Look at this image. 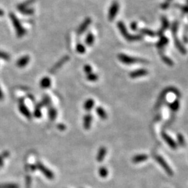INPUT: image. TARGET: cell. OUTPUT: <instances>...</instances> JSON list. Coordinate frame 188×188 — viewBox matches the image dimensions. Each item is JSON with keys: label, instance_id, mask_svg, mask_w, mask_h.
Listing matches in <instances>:
<instances>
[{"label": "cell", "instance_id": "cell-1", "mask_svg": "<svg viewBox=\"0 0 188 188\" xmlns=\"http://www.w3.org/2000/svg\"><path fill=\"white\" fill-rule=\"evenodd\" d=\"M9 17H10V19L15 29V32H16L17 36L18 38H22L27 33V30L24 28L22 23H20L19 19L14 13H11L9 14Z\"/></svg>", "mask_w": 188, "mask_h": 188}, {"label": "cell", "instance_id": "cell-2", "mask_svg": "<svg viewBox=\"0 0 188 188\" xmlns=\"http://www.w3.org/2000/svg\"><path fill=\"white\" fill-rule=\"evenodd\" d=\"M118 58L119 61H121L122 63L126 64V65H130V64H135V63L147 62V61L142 59V58L132 57L124 54H120L118 56Z\"/></svg>", "mask_w": 188, "mask_h": 188}, {"label": "cell", "instance_id": "cell-3", "mask_svg": "<svg viewBox=\"0 0 188 188\" xmlns=\"http://www.w3.org/2000/svg\"><path fill=\"white\" fill-rule=\"evenodd\" d=\"M155 160H156L157 162H158L163 169H164V170L165 171L166 174H167L169 175H170V176L173 175L174 174L173 170H172V169L169 166L167 162L165 161V159L163 158L162 156H160L159 155H155Z\"/></svg>", "mask_w": 188, "mask_h": 188}, {"label": "cell", "instance_id": "cell-4", "mask_svg": "<svg viewBox=\"0 0 188 188\" xmlns=\"http://www.w3.org/2000/svg\"><path fill=\"white\" fill-rule=\"evenodd\" d=\"M36 169H38L40 171H41L45 176L48 178V179H53L54 178V173L52 171H51L50 169L46 167L45 165H43V164H42L41 162H38L36 163Z\"/></svg>", "mask_w": 188, "mask_h": 188}, {"label": "cell", "instance_id": "cell-5", "mask_svg": "<svg viewBox=\"0 0 188 188\" xmlns=\"http://www.w3.org/2000/svg\"><path fill=\"white\" fill-rule=\"evenodd\" d=\"M172 91L173 93H174L175 94H176L177 95H179V93H178V91L175 88H173V87H168V88H166L164 91H163L161 94H160V95L159 96V98H158V102H157V105L156 107H160L161 104H162L163 101H164L165 100V98L166 95H167L169 92Z\"/></svg>", "mask_w": 188, "mask_h": 188}, {"label": "cell", "instance_id": "cell-6", "mask_svg": "<svg viewBox=\"0 0 188 188\" xmlns=\"http://www.w3.org/2000/svg\"><path fill=\"white\" fill-rule=\"evenodd\" d=\"M24 98H20L19 100V110L21 112V114L23 116H24L28 119H32V114H31V112H29V110L27 108V106L24 104Z\"/></svg>", "mask_w": 188, "mask_h": 188}, {"label": "cell", "instance_id": "cell-7", "mask_svg": "<svg viewBox=\"0 0 188 188\" xmlns=\"http://www.w3.org/2000/svg\"><path fill=\"white\" fill-rule=\"evenodd\" d=\"M147 74H149V71H148L146 69H141L131 72L130 74H129V75H130L131 78L135 79V78H141V77L146 76Z\"/></svg>", "mask_w": 188, "mask_h": 188}, {"label": "cell", "instance_id": "cell-8", "mask_svg": "<svg viewBox=\"0 0 188 188\" xmlns=\"http://www.w3.org/2000/svg\"><path fill=\"white\" fill-rule=\"evenodd\" d=\"M162 139L164 140L166 143L169 146H170L171 149H177V144L175 142V141L172 139L169 135H167L166 132H162Z\"/></svg>", "mask_w": 188, "mask_h": 188}, {"label": "cell", "instance_id": "cell-9", "mask_svg": "<svg viewBox=\"0 0 188 188\" xmlns=\"http://www.w3.org/2000/svg\"><path fill=\"white\" fill-rule=\"evenodd\" d=\"M69 60V56H65V57H64L63 58H61V59L58 61V62L56 64H55V65L50 69V73H54L58 69H60V68L64 64L66 63Z\"/></svg>", "mask_w": 188, "mask_h": 188}, {"label": "cell", "instance_id": "cell-10", "mask_svg": "<svg viewBox=\"0 0 188 188\" xmlns=\"http://www.w3.org/2000/svg\"><path fill=\"white\" fill-rule=\"evenodd\" d=\"M29 61H30V57L28 56V55H25V56L22 57L17 61L16 65L19 68H24L28 64Z\"/></svg>", "mask_w": 188, "mask_h": 188}, {"label": "cell", "instance_id": "cell-11", "mask_svg": "<svg viewBox=\"0 0 188 188\" xmlns=\"http://www.w3.org/2000/svg\"><path fill=\"white\" fill-rule=\"evenodd\" d=\"M107 154V149L105 147L102 146L100 148L99 150H98V154H97V157H96V160L98 162H103L104 158H105Z\"/></svg>", "mask_w": 188, "mask_h": 188}, {"label": "cell", "instance_id": "cell-12", "mask_svg": "<svg viewBox=\"0 0 188 188\" xmlns=\"http://www.w3.org/2000/svg\"><path fill=\"white\" fill-rule=\"evenodd\" d=\"M92 119H93V117H92L91 114H87L84 116V120H83V125H84V128L85 130L90 129L92 123Z\"/></svg>", "mask_w": 188, "mask_h": 188}, {"label": "cell", "instance_id": "cell-13", "mask_svg": "<svg viewBox=\"0 0 188 188\" xmlns=\"http://www.w3.org/2000/svg\"><path fill=\"white\" fill-rule=\"evenodd\" d=\"M149 158V156L146 154H140V155H136L132 158V162L134 163H140L146 161Z\"/></svg>", "mask_w": 188, "mask_h": 188}, {"label": "cell", "instance_id": "cell-14", "mask_svg": "<svg viewBox=\"0 0 188 188\" xmlns=\"http://www.w3.org/2000/svg\"><path fill=\"white\" fill-rule=\"evenodd\" d=\"M90 23H91V20L89 19H86L84 22L82 23V24L79 26V27L78 28V33H79V34H82V33H83L85 32L86 29L88 28V27L89 25V24H90Z\"/></svg>", "mask_w": 188, "mask_h": 188}, {"label": "cell", "instance_id": "cell-15", "mask_svg": "<svg viewBox=\"0 0 188 188\" xmlns=\"http://www.w3.org/2000/svg\"><path fill=\"white\" fill-rule=\"evenodd\" d=\"M35 1L36 0H27L26 2H24L22 3V4L18 5V7H17L18 10L20 11L23 10V9H24V8L30 7L31 5L33 4V3L35 2Z\"/></svg>", "mask_w": 188, "mask_h": 188}, {"label": "cell", "instance_id": "cell-16", "mask_svg": "<svg viewBox=\"0 0 188 188\" xmlns=\"http://www.w3.org/2000/svg\"><path fill=\"white\" fill-rule=\"evenodd\" d=\"M40 86L43 89L50 88L51 86V79L48 77H45L40 82Z\"/></svg>", "mask_w": 188, "mask_h": 188}, {"label": "cell", "instance_id": "cell-17", "mask_svg": "<svg viewBox=\"0 0 188 188\" xmlns=\"http://www.w3.org/2000/svg\"><path fill=\"white\" fill-rule=\"evenodd\" d=\"M94 105H95L94 100L93 99H91V98H89V99L85 101V103L84 104V108L87 112H89V111H91L94 108Z\"/></svg>", "mask_w": 188, "mask_h": 188}, {"label": "cell", "instance_id": "cell-18", "mask_svg": "<svg viewBox=\"0 0 188 188\" xmlns=\"http://www.w3.org/2000/svg\"><path fill=\"white\" fill-rule=\"evenodd\" d=\"M48 115L50 121H54L57 116V111L53 107H48Z\"/></svg>", "mask_w": 188, "mask_h": 188}, {"label": "cell", "instance_id": "cell-19", "mask_svg": "<svg viewBox=\"0 0 188 188\" xmlns=\"http://www.w3.org/2000/svg\"><path fill=\"white\" fill-rule=\"evenodd\" d=\"M95 112L97 113L98 116L102 119L104 120L107 118V114L106 112V111L104 110L103 107H96V109H95Z\"/></svg>", "mask_w": 188, "mask_h": 188}, {"label": "cell", "instance_id": "cell-20", "mask_svg": "<svg viewBox=\"0 0 188 188\" xmlns=\"http://www.w3.org/2000/svg\"><path fill=\"white\" fill-rule=\"evenodd\" d=\"M43 107L41 103H38L35 107L34 112H33V116L36 118H41L42 116V112H41V108Z\"/></svg>", "mask_w": 188, "mask_h": 188}, {"label": "cell", "instance_id": "cell-21", "mask_svg": "<svg viewBox=\"0 0 188 188\" xmlns=\"http://www.w3.org/2000/svg\"><path fill=\"white\" fill-rule=\"evenodd\" d=\"M168 105L169 107V108L171 109V111L173 112H177L180 107V103H179V100H175L174 102H172L171 103L168 104Z\"/></svg>", "mask_w": 188, "mask_h": 188}, {"label": "cell", "instance_id": "cell-22", "mask_svg": "<svg viewBox=\"0 0 188 188\" xmlns=\"http://www.w3.org/2000/svg\"><path fill=\"white\" fill-rule=\"evenodd\" d=\"M41 104H42L43 107H50L51 104V100L50 97L48 96V95H45L44 98H43V100L41 102Z\"/></svg>", "mask_w": 188, "mask_h": 188}, {"label": "cell", "instance_id": "cell-23", "mask_svg": "<svg viewBox=\"0 0 188 188\" xmlns=\"http://www.w3.org/2000/svg\"><path fill=\"white\" fill-rule=\"evenodd\" d=\"M85 42L88 45H92L94 44V36L92 33H89V34L86 37Z\"/></svg>", "mask_w": 188, "mask_h": 188}, {"label": "cell", "instance_id": "cell-24", "mask_svg": "<svg viewBox=\"0 0 188 188\" xmlns=\"http://www.w3.org/2000/svg\"><path fill=\"white\" fill-rule=\"evenodd\" d=\"M87 79L89 82H96L98 79V76L95 73H89L87 76Z\"/></svg>", "mask_w": 188, "mask_h": 188}, {"label": "cell", "instance_id": "cell-25", "mask_svg": "<svg viewBox=\"0 0 188 188\" xmlns=\"http://www.w3.org/2000/svg\"><path fill=\"white\" fill-rule=\"evenodd\" d=\"M99 174L100 175V177L102 178H106L108 175V171L106 167L104 166H102L99 169Z\"/></svg>", "mask_w": 188, "mask_h": 188}, {"label": "cell", "instance_id": "cell-26", "mask_svg": "<svg viewBox=\"0 0 188 188\" xmlns=\"http://www.w3.org/2000/svg\"><path fill=\"white\" fill-rule=\"evenodd\" d=\"M20 12L24 15H32V14H33V13H34V10H33L32 8L28 7V8H26L23 9V10H22V11H20Z\"/></svg>", "mask_w": 188, "mask_h": 188}, {"label": "cell", "instance_id": "cell-27", "mask_svg": "<svg viewBox=\"0 0 188 188\" xmlns=\"http://www.w3.org/2000/svg\"><path fill=\"white\" fill-rule=\"evenodd\" d=\"M0 188H19V186L15 183H5L0 185Z\"/></svg>", "mask_w": 188, "mask_h": 188}, {"label": "cell", "instance_id": "cell-28", "mask_svg": "<svg viewBox=\"0 0 188 188\" xmlns=\"http://www.w3.org/2000/svg\"><path fill=\"white\" fill-rule=\"evenodd\" d=\"M0 58L8 61H10L11 56L8 53H7V52L0 50Z\"/></svg>", "mask_w": 188, "mask_h": 188}, {"label": "cell", "instance_id": "cell-29", "mask_svg": "<svg viewBox=\"0 0 188 188\" xmlns=\"http://www.w3.org/2000/svg\"><path fill=\"white\" fill-rule=\"evenodd\" d=\"M162 59L166 64V65H168L169 66H174L173 61H172L171 59V58H169V57H165V56H162Z\"/></svg>", "mask_w": 188, "mask_h": 188}, {"label": "cell", "instance_id": "cell-30", "mask_svg": "<svg viewBox=\"0 0 188 188\" xmlns=\"http://www.w3.org/2000/svg\"><path fill=\"white\" fill-rule=\"evenodd\" d=\"M76 50L79 54H84L86 51V49H85L84 46L82 44L79 43L76 46Z\"/></svg>", "mask_w": 188, "mask_h": 188}, {"label": "cell", "instance_id": "cell-31", "mask_svg": "<svg viewBox=\"0 0 188 188\" xmlns=\"http://www.w3.org/2000/svg\"><path fill=\"white\" fill-rule=\"evenodd\" d=\"M177 138H178V143L180 144V145H181V146H184V145H185V139H184L183 135H180V134H178Z\"/></svg>", "mask_w": 188, "mask_h": 188}, {"label": "cell", "instance_id": "cell-32", "mask_svg": "<svg viewBox=\"0 0 188 188\" xmlns=\"http://www.w3.org/2000/svg\"><path fill=\"white\" fill-rule=\"evenodd\" d=\"M84 71L85 73H87V75L89 73H92V67L90 65H85L84 66Z\"/></svg>", "mask_w": 188, "mask_h": 188}, {"label": "cell", "instance_id": "cell-33", "mask_svg": "<svg viewBox=\"0 0 188 188\" xmlns=\"http://www.w3.org/2000/svg\"><path fill=\"white\" fill-rule=\"evenodd\" d=\"M57 128L61 131H64L66 130V125L63 124V123H60V124L57 125Z\"/></svg>", "mask_w": 188, "mask_h": 188}, {"label": "cell", "instance_id": "cell-34", "mask_svg": "<svg viewBox=\"0 0 188 188\" xmlns=\"http://www.w3.org/2000/svg\"><path fill=\"white\" fill-rule=\"evenodd\" d=\"M31 183H32V178H31L29 176H27V186L28 188L30 186Z\"/></svg>", "mask_w": 188, "mask_h": 188}, {"label": "cell", "instance_id": "cell-35", "mask_svg": "<svg viewBox=\"0 0 188 188\" xmlns=\"http://www.w3.org/2000/svg\"><path fill=\"white\" fill-rule=\"evenodd\" d=\"M4 94H3V92H2V89H1V87H0V101L4 100Z\"/></svg>", "mask_w": 188, "mask_h": 188}, {"label": "cell", "instance_id": "cell-36", "mask_svg": "<svg viewBox=\"0 0 188 188\" xmlns=\"http://www.w3.org/2000/svg\"><path fill=\"white\" fill-rule=\"evenodd\" d=\"M30 169H31V170H32V171H34L35 170H36V165H31L30 166Z\"/></svg>", "mask_w": 188, "mask_h": 188}, {"label": "cell", "instance_id": "cell-37", "mask_svg": "<svg viewBox=\"0 0 188 188\" xmlns=\"http://www.w3.org/2000/svg\"><path fill=\"white\" fill-rule=\"evenodd\" d=\"M3 159H4V158H3L2 155H0V166H2L3 164H4V161H3Z\"/></svg>", "mask_w": 188, "mask_h": 188}, {"label": "cell", "instance_id": "cell-38", "mask_svg": "<svg viewBox=\"0 0 188 188\" xmlns=\"http://www.w3.org/2000/svg\"><path fill=\"white\" fill-rule=\"evenodd\" d=\"M28 97H29V99H31V100H32V101H33V100H34V98H33V95H30V94H28Z\"/></svg>", "mask_w": 188, "mask_h": 188}, {"label": "cell", "instance_id": "cell-39", "mask_svg": "<svg viewBox=\"0 0 188 188\" xmlns=\"http://www.w3.org/2000/svg\"><path fill=\"white\" fill-rule=\"evenodd\" d=\"M4 15V11L3 10H2V9H0V17L3 16Z\"/></svg>", "mask_w": 188, "mask_h": 188}]
</instances>
